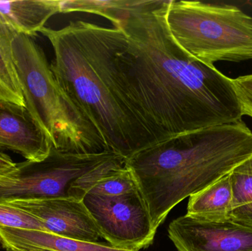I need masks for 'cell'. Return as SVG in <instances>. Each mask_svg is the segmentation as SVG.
I'll return each mask as SVG.
<instances>
[{"label":"cell","mask_w":252,"mask_h":251,"mask_svg":"<svg viewBox=\"0 0 252 251\" xmlns=\"http://www.w3.org/2000/svg\"><path fill=\"white\" fill-rule=\"evenodd\" d=\"M0 226L46 231L42 223L25 211L0 202Z\"/></svg>","instance_id":"18"},{"label":"cell","mask_w":252,"mask_h":251,"mask_svg":"<svg viewBox=\"0 0 252 251\" xmlns=\"http://www.w3.org/2000/svg\"><path fill=\"white\" fill-rule=\"evenodd\" d=\"M5 251H13L10 250V249H6ZM46 251V250H33V251Z\"/></svg>","instance_id":"22"},{"label":"cell","mask_w":252,"mask_h":251,"mask_svg":"<svg viewBox=\"0 0 252 251\" xmlns=\"http://www.w3.org/2000/svg\"><path fill=\"white\" fill-rule=\"evenodd\" d=\"M0 240L4 249L19 251H139L116 249L103 243L72 240L46 231L1 226Z\"/></svg>","instance_id":"11"},{"label":"cell","mask_w":252,"mask_h":251,"mask_svg":"<svg viewBox=\"0 0 252 251\" xmlns=\"http://www.w3.org/2000/svg\"><path fill=\"white\" fill-rule=\"evenodd\" d=\"M229 174L191 195L187 215L197 219L217 222L230 220L232 189Z\"/></svg>","instance_id":"13"},{"label":"cell","mask_w":252,"mask_h":251,"mask_svg":"<svg viewBox=\"0 0 252 251\" xmlns=\"http://www.w3.org/2000/svg\"><path fill=\"white\" fill-rule=\"evenodd\" d=\"M143 0H62L61 13H82L98 15L109 19L118 28L121 20L129 12L142 4Z\"/></svg>","instance_id":"15"},{"label":"cell","mask_w":252,"mask_h":251,"mask_svg":"<svg viewBox=\"0 0 252 251\" xmlns=\"http://www.w3.org/2000/svg\"><path fill=\"white\" fill-rule=\"evenodd\" d=\"M114 153L78 155L52 147L41 162L16 164L10 173L0 177V201L25 198L71 197L75 181Z\"/></svg>","instance_id":"6"},{"label":"cell","mask_w":252,"mask_h":251,"mask_svg":"<svg viewBox=\"0 0 252 251\" xmlns=\"http://www.w3.org/2000/svg\"><path fill=\"white\" fill-rule=\"evenodd\" d=\"M16 164L8 155L0 150V177L10 173L16 168Z\"/></svg>","instance_id":"20"},{"label":"cell","mask_w":252,"mask_h":251,"mask_svg":"<svg viewBox=\"0 0 252 251\" xmlns=\"http://www.w3.org/2000/svg\"><path fill=\"white\" fill-rule=\"evenodd\" d=\"M235 172H241V173L250 174L252 175V156L246 161L245 162L240 165L239 167L234 169Z\"/></svg>","instance_id":"21"},{"label":"cell","mask_w":252,"mask_h":251,"mask_svg":"<svg viewBox=\"0 0 252 251\" xmlns=\"http://www.w3.org/2000/svg\"><path fill=\"white\" fill-rule=\"evenodd\" d=\"M12 49L25 106L53 147L73 154L112 153L62 89L44 50L33 37L17 34Z\"/></svg>","instance_id":"4"},{"label":"cell","mask_w":252,"mask_h":251,"mask_svg":"<svg viewBox=\"0 0 252 251\" xmlns=\"http://www.w3.org/2000/svg\"><path fill=\"white\" fill-rule=\"evenodd\" d=\"M166 22L176 44L205 64L252 60V17L236 6L169 0Z\"/></svg>","instance_id":"5"},{"label":"cell","mask_w":252,"mask_h":251,"mask_svg":"<svg viewBox=\"0 0 252 251\" xmlns=\"http://www.w3.org/2000/svg\"><path fill=\"white\" fill-rule=\"evenodd\" d=\"M17 34L0 19V100L26 106L12 49V43Z\"/></svg>","instance_id":"14"},{"label":"cell","mask_w":252,"mask_h":251,"mask_svg":"<svg viewBox=\"0 0 252 251\" xmlns=\"http://www.w3.org/2000/svg\"><path fill=\"white\" fill-rule=\"evenodd\" d=\"M168 237L178 251H252V228L235 221L179 217L170 223Z\"/></svg>","instance_id":"8"},{"label":"cell","mask_w":252,"mask_h":251,"mask_svg":"<svg viewBox=\"0 0 252 251\" xmlns=\"http://www.w3.org/2000/svg\"><path fill=\"white\" fill-rule=\"evenodd\" d=\"M169 0H143L120 26L121 79L156 143L178 134L242 120L233 81L189 56L166 22Z\"/></svg>","instance_id":"1"},{"label":"cell","mask_w":252,"mask_h":251,"mask_svg":"<svg viewBox=\"0 0 252 251\" xmlns=\"http://www.w3.org/2000/svg\"><path fill=\"white\" fill-rule=\"evenodd\" d=\"M54 53L52 72L108 150L127 159L156 143L133 106L116 62L121 28L83 20L40 31Z\"/></svg>","instance_id":"2"},{"label":"cell","mask_w":252,"mask_h":251,"mask_svg":"<svg viewBox=\"0 0 252 251\" xmlns=\"http://www.w3.org/2000/svg\"><path fill=\"white\" fill-rule=\"evenodd\" d=\"M83 201L102 238L112 247L140 251L154 242L157 230L139 190L119 196L88 193Z\"/></svg>","instance_id":"7"},{"label":"cell","mask_w":252,"mask_h":251,"mask_svg":"<svg viewBox=\"0 0 252 251\" xmlns=\"http://www.w3.org/2000/svg\"><path fill=\"white\" fill-rule=\"evenodd\" d=\"M58 13H61L59 0L0 1V19L17 33L31 37Z\"/></svg>","instance_id":"12"},{"label":"cell","mask_w":252,"mask_h":251,"mask_svg":"<svg viewBox=\"0 0 252 251\" xmlns=\"http://www.w3.org/2000/svg\"><path fill=\"white\" fill-rule=\"evenodd\" d=\"M252 156L243 120L178 134L126 159L158 229L179 203L231 173Z\"/></svg>","instance_id":"3"},{"label":"cell","mask_w":252,"mask_h":251,"mask_svg":"<svg viewBox=\"0 0 252 251\" xmlns=\"http://www.w3.org/2000/svg\"><path fill=\"white\" fill-rule=\"evenodd\" d=\"M138 190L136 180L125 164L109 172L88 193L97 195L119 196Z\"/></svg>","instance_id":"17"},{"label":"cell","mask_w":252,"mask_h":251,"mask_svg":"<svg viewBox=\"0 0 252 251\" xmlns=\"http://www.w3.org/2000/svg\"><path fill=\"white\" fill-rule=\"evenodd\" d=\"M244 116L252 118V75L232 79Z\"/></svg>","instance_id":"19"},{"label":"cell","mask_w":252,"mask_h":251,"mask_svg":"<svg viewBox=\"0 0 252 251\" xmlns=\"http://www.w3.org/2000/svg\"><path fill=\"white\" fill-rule=\"evenodd\" d=\"M1 240H0V245H1Z\"/></svg>","instance_id":"23"},{"label":"cell","mask_w":252,"mask_h":251,"mask_svg":"<svg viewBox=\"0 0 252 251\" xmlns=\"http://www.w3.org/2000/svg\"><path fill=\"white\" fill-rule=\"evenodd\" d=\"M53 144L26 106L0 100V149L11 150L27 161L41 162Z\"/></svg>","instance_id":"10"},{"label":"cell","mask_w":252,"mask_h":251,"mask_svg":"<svg viewBox=\"0 0 252 251\" xmlns=\"http://www.w3.org/2000/svg\"><path fill=\"white\" fill-rule=\"evenodd\" d=\"M229 178L232 189L230 220L252 228V175L232 171Z\"/></svg>","instance_id":"16"},{"label":"cell","mask_w":252,"mask_h":251,"mask_svg":"<svg viewBox=\"0 0 252 251\" xmlns=\"http://www.w3.org/2000/svg\"><path fill=\"white\" fill-rule=\"evenodd\" d=\"M39 220L47 229L60 237L89 243L102 238L84 201L70 197L3 200Z\"/></svg>","instance_id":"9"}]
</instances>
